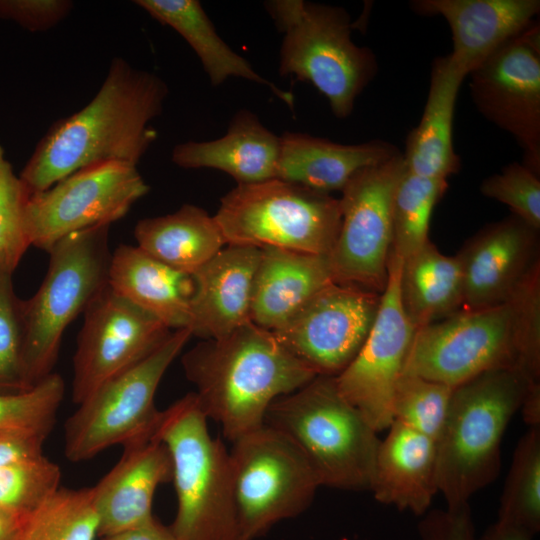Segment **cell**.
Here are the masks:
<instances>
[{
	"mask_svg": "<svg viewBox=\"0 0 540 540\" xmlns=\"http://www.w3.org/2000/svg\"><path fill=\"white\" fill-rule=\"evenodd\" d=\"M168 94L161 77L115 57L90 102L54 122L35 146L19 174L29 193L88 166H137L157 139L151 122L161 115Z\"/></svg>",
	"mask_w": 540,
	"mask_h": 540,
	"instance_id": "6da1fadb",
	"label": "cell"
},
{
	"mask_svg": "<svg viewBox=\"0 0 540 540\" xmlns=\"http://www.w3.org/2000/svg\"><path fill=\"white\" fill-rule=\"evenodd\" d=\"M198 404L231 442L264 425L270 405L317 374L267 329L249 321L182 356Z\"/></svg>",
	"mask_w": 540,
	"mask_h": 540,
	"instance_id": "7a4b0ae2",
	"label": "cell"
},
{
	"mask_svg": "<svg viewBox=\"0 0 540 540\" xmlns=\"http://www.w3.org/2000/svg\"><path fill=\"white\" fill-rule=\"evenodd\" d=\"M533 386L516 368L487 371L453 388L436 441L437 484L447 508L469 504L492 483L501 465V441Z\"/></svg>",
	"mask_w": 540,
	"mask_h": 540,
	"instance_id": "3957f363",
	"label": "cell"
},
{
	"mask_svg": "<svg viewBox=\"0 0 540 540\" xmlns=\"http://www.w3.org/2000/svg\"><path fill=\"white\" fill-rule=\"evenodd\" d=\"M264 424L298 448L321 486L370 491L381 440L341 395L335 377L317 375L278 398L268 408Z\"/></svg>",
	"mask_w": 540,
	"mask_h": 540,
	"instance_id": "277c9868",
	"label": "cell"
},
{
	"mask_svg": "<svg viewBox=\"0 0 540 540\" xmlns=\"http://www.w3.org/2000/svg\"><path fill=\"white\" fill-rule=\"evenodd\" d=\"M207 421L194 392L161 411L154 436L170 453L177 498L169 528L176 540H243L229 451Z\"/></svg>",
	"mask_w": 540,
	"mask_h": 540,
	"instance_id": "5b68a950",
	"label": "cell"
},
{
	"mask_svg": "<svg viewBox=\"0 0 540 540\" xmlns=\"http://www.w3.org/2000/svg\"><path fill=\"white\" fill-rule=\"evenodd\" d=\"M282 33L279 73L313 85L337 118L348 117L376 75L375 54L356 45L352 25L340 7L304 0L264 4Z\"/></svg>",
	"mask_w": 540,
	"mask_h": 540,
	"instance_id": "8992f818",
	"label": "cell"
},
{
	"mask_svg": "<svg viewBox=\"0 0 540 540\" xmlns=\"http://www.w3.org/2000/svg\"><path fill=\"white\" fill-rule=\"evenodd\" d=\"M110 226L96 225L56 242L40 287L22 300L23 361L32 386L53 373L66 328L108 285Z\"/></svg>",
	"mask_w": 540,
	"mask_h": 540,
	"instance_id": "52a82bcc",
	"label": "cell"
},
{
	"mask_svg": "<svg viewBox=\"0 0 540 540\" xmlns=\"http://www.w3.org/2000/svg\"><path fill=\"white\" fill-rule=\"evenodd\" d=\"M214 217L227 245L328 256L341 225L338 198L278 178L237 184Z\"/></svg>",
	"mask_w": 540,
	"mask_h": 540,
	"instance_id": "ba28073f",
	"label": "cell"
},
{
	"mask_svg": "<svg viewBox=\"0 0 540 540\" xmlns=\"http://www.w3.org/2000/svg\"><path fill=\"white\" fill-rule=\"evenodd\" d=\"M192 336L174 330L148 356L97 387L64 424V453L72 462L94 458L154 436L161 411L155 394L165 372Z\"/></svg>",
	"mask_w": 540,
	"mask_h": 540,
	"instance_id": "9c48e42d",
	"label": "cell"
},
{
	"mask_svg": "<svg viewBox=\"0 0 540 540\" xmlns=\"http://www.w3.org/2000/svg\"><path fill=\"white\" fill-rule=\"evenodd\" d=\"M232 443V491L243 540L263 536L311 505L320 482L284 435L264 424Z\"/></svg>",
	"mask_w": 540,
	"mask_h": 540,
	"instance_id": "30bf717a",
	"label": "cell"
},
{
	"mask_svg": "<svg viewBox=\"0 0 540 540\" xmlns=\"http://www.w3.org/2000/svg\"><path fill=\"white\" fill-rule=\"evenodd\" d=\"M517 342L510 300L485 309H460L416 328L402 374L455 388L487 371L516 368Z\"/></svg>",
	"mask_w": 540,
	"mask_h": 540,
	"instance_id": "8fae6325",
	"label": "cell"
},
{
	"mask_svg": "<svg viewBox=\"0 0 540 540\" xmlns=\"http://www.w3.org/2000/svg\"><path fill=\"white\" fill-rule=\"evenodd\" d=\"M406 170L400 151L356 172L339 199L341 225L329 255L333 280L382 294L392 251V202Z\"/></svg>",
	"mask_w": 540,
	"mask_h": 540,
	"instance_id": "7c38bea8",
	"label": "cell"
},
{
	"mask_svg": "<svg viewBox=\"0 0 540 540\" xmlns=\"http://www.w3.org/2000/svg\"><path fill=\"white\" fill-rule=\"evenodd\" d=\"M149 189L135 165L107 162L80 169L30 194L24 214L29 244L48 252L71 233L111 225Z\"/></svg>",
	"mask_w": 540,
	"mask_h": 540,
	"instance_id": "4fadbf2b",
	"label": "cell"
},
{
	"mask_svg": "<svg viewBox=\"0 0 540 540\" xmlns=\"http://www.w3.org/2000/svg\"><path fill=\"white\" fill-rule=\"evenodd\" d=\"M481 115L509 133L540 175V27L535 21L467 76Z\"/></svg>",
	"mask_w": 540,
	"mask_h": 540,
	"instance_id": "5bb4252c",
	"label": "cell"
},
{
	"mask_svg": "<svg viewBox=\"0 0 540 540\" xmlns=\"http://www.w3.org/2000/svg\"><path fill=\"white\" fill-rule=\"evenodd\" d=\"M380 297L368 289L332 281L271 332L317 375L335 377L364 344Z\"/></svg>",
	"mask_w": 540,
	"mask_h": 540,
	"instance_id": "9a60e30c",
	"label": "cell"
},
{
	"mask_svg": "<svg viewBox=\"0 0 540 540\" xmlns=\"http://www.w3.org/2000/svg\"><path fill=\"white\" fill-rule=\"evenodd\" d=\"M83 315L73 357L72 401L77 405L102 383L148 356L171 333L157 317L109 284Z\"/></svg>",
	"mask_w": 540,
	"mask_h": 540,
	"instance_id": "2e32d148",
	"label": "cell"
},
{
	"mask_svg": "<svg viewBox=\"0 0 540 540\" xmlns=\"http://www.w3.org/2000/svg\"><path fill=\"white\" fill-rule=\"evenodd\" d=\"M402 258L391 251L388 278L372 328L353 361L337 376L341 395L380 432L393 423L392 399L416 328L400 300Z\"/></svg>",
	"mask_w": 540,
	"mask_h": 540,
	"instance_id": "e0dca14e",
	"label": "cell"
},
{
	"mask_svg": "<svg viewBox=\"0 0 540 540\" xmlns=\"http://www.w3.org/2000/svg\"><path fill=\"white\" fill-rule=\"evenodd\" d=\"M537 230L511 215L479 230L458 252L462 309L477 310L508 301L539 262Z\"/></svg>",
	"mask_w": 540,
	"mask_h": 540,
	"instance_id": "ac0fdd59",
	"label": "cell"
},
{
	"mask_svg": "<svg viewBox=\"0 0 540 540\" xmlns=\"http://www.w3.org/2000/svg\"><path fill=\"white\" fill-rule=\"evenodd\" d=\"M410 6L447 22L453 41L449 58L466 77L533 24L540 12L539 0H416Z\"/></svg>",
	"mask_w": 540,
	"mask_h": 540,
	"instance_id": "d6986e66",
	"label": "cell"
},
{
	"mask_svg": "<svg viewBox=\"0 0 540 540\" xmlns=\"http://www.w3.org/2000/svg\"><path fill=\"white\" fill-rule=\"evenodd\" d=\"M123 448L118 462L92 487L100 538L135 528L153 518L157 488L172 481L170 453L155 436Z\"/></svg>",
	"mask_w": 540,
	"mask_h": 540,
	"instance_id": "ffe728a7",
	"label": "cell"
},
{
	"mask_svg": "<svg viewBox=\"0 0 540 540\" xmlns=\"http://www.w3.org/2000/svg\"><path fill=\"white\" fill-rule=\"evenodd\" d=\"M260 248L229 244L190 274L192 336L221 339L250 320Z\"/></svg>",
	"mask_w": 540,
	"mask_h": 540,
	"instance_id": "44dd1931",
	"label": "cell"
},
{
	"mask_svg": "<svg viewBox=\"0 0 540 540\" xmlns=\"http://www.w3.org/2000/svg\"><path fill=\"white\" fill-rule=\"evenodd\" d=\"M370 491L382 504L426 514L438 492L436 442L393 421L379 445Z\"/></svg>",
	"mask_w": 540,
	"mask_h": 540,
	"instance_id": "7402d4cb",
	"label": "cell"
},
{
	"mask_svg": "<svg viewBox=\"0 0 540 540\" xmlns=\"http://www.w3.org/2000/svg\"><path fill=\"white\" fill-rule=\"evenodd\" d=\"M333 280L328 255L276 247L260 248L250 320L274 330Z\"/></svg>",
	"mask_w": 540,
	"mask_h": 540,
	"instance_id": "603a6c76",
	"label": "cell"
},
{
	"mask_svg": "<svg viewBox=\"0 0 540 540\" xmlns=\"http://www.w3.org/2000/svg\"><path fill=\"white\" fill-rule=\"evenodd\" d=\"M399 152L382 140L341 144L306 133L284 132L275 178L330 194L341 191L359 170Z\"/></svg>",
	"mask_w": 540,
	"mask_h": 540,
	"instance_id": "cb8c5ba5",
	"label": "cell"
},
{
	"mask_svg": "<svg viewBox=\"0 0 540 540\" xmlns=\"http://www.w3.org/2000/svg\"><path fill=\"white\" fill-rule=\"evenodd\" d=\"M279 152L280 136L243 109L234 115L224 136L180 143L173 148L171 159L182 168L217 169L237 184H251L275 178Z\"/></svg>",
	"mask_w": 540,
	"mask_h": 540,
	"instance_id": "d4e9b609",
	"label": "cell"
},
{
	"mask_svg": "<svg viewBox=\"0 0 540 540\" xmlns=\"http://www.w3.org/2000/svg\"><path fill=\"white\" fill-rule=\"evenodd\" d=\"M466 75L449 55L433 61L422 117L406 139L402 152L409 172L448 180L461 166L453 145V119L459 89Z\"/></svg>",
	"mask_w": 540,
	"mask_h": 540,
	"instance_id": "484cf974",
	"label": "cell"
},
{
	"mask_svg": "<svg viewBox=\"0 0 540 540\" xmlns=\"http://www.w3.org/2000/svg\"><path fill=\"white\" fill-rule=\"evenodd\" d=\"M108 284L169 329H189L194 291L190 273L160 262L137 246L121 244L112 252Z\"/></svg>",
	"mask_w": 540,
	"mask_h": 540,
	"instance_id": "4316f807",
	"label": "cell"
},
{
	"mask_svg": "<svg viewBox=\"0 0 540 540\" xmlns=\"http://www.w3.org/2000/svg\"><path fill=\"white\" fill-rule=\"evenodd\" d=\"M134 3L153 19L174 29L198 56L213 86L230 77L256 82L293 107L291 93L257 73L251 64L219 36L212 21L197 0H136Z\"/></svg>",
	"mask_w": 540,
	"mask_h": 540,
	"instance_id": "83f0119b",
	"label": "cell"
},
{
	"mask_svg": "<svg viewBox=\"0 0 540 540\" xmlns=\"http://www.w3.org/2000/svg\"><path fill=\"white\" fill-rule=\"evenodd\" d=\"M134 237L142 251L188 273L227 244L215 217L192 204H184L170 214L139 220Z\"/></svg>",
	"mask_w": 540,
	"mask_h": 540,
	"instance_id": "f1b7e54d",
	"label": "cell"
},
{
	"mask_svg": "<svg viewBox=\"0 0 540 540\" xmlns=\"http://www.w3.org/2000/svg\"><path fill=\"white\" fill-rule=\"evenodd\" d=\"M399 293L403 310L415 328L462 309L463 278L457 254L444 255L428 240L402 259Z\"/></svg>",
	"mask_w": 540,
	"mask_h": 540,
	"instance_id": "f546056e",
	"label": "cell"
},
{
	"mask_svg": "<svg viewBox=\"0 0 540 540\" xmlns=\"http://www.w3.org/2000/svg\"><path fill=\"white\" fill-rule=\"evenodd\" d=\"M497 521L532 537L540 530V426L528 427L516 445Z\"/></svg>",
	"mask_w": 540,
	"mask_h": 540,
	"instance_id": "4dcf8cb0",
	"label": "cell"
},
{
	"mask_svg": "<svg viewBox=\"0 0 540 540\" xmlns=\"http://www.w3.org/2000/svg\"><path fill=\"white\" fill-rule=\"evenodd\" d=\"M93 488L60 487L21 522L18 540H96Z\"/></svg>",
	"mask_w": 540,
	"mask_h": 540,
	"instance_id": "1f68e13d",
	"label": "cell"
},
{
	"mask_svg": "<svg viewBox=\"0 0 540 540\" xmlns=\"http://www.w3.org/2000/svg\"><path fill=\"white\" fill-rule=\"evenodd\" d=\"M447 188V180L421 177L406 168L392 202V251L402 259L429 240L433 209Z\"/></svg>",
	"mask_w": 540,
	"mask_h": 540,
	"instance_id": "d6a6232c",
	"label": "cell"
},
{
	"mask_svg": "<svg viewBox=\"0 0 540 540\" xmlns=\"http://www.w3.org/2000/svg\"><path fill=\"white\" fill-rule=\"evenodd\" d=\"M62 471L44 454L0 468V512L22 522L61 487Z\"/></svg>",
	"mask_w": 540,
	"mask_h": 540,
	"instance_id": "836d02e7",
	"label": "cell"
},
{
	"mask_svg": "<svg viewBox=\"0 0 540 540\" xmlns=\"http://www.w3.org/2000/svg\"><path fill=\"white\" fill-rule=\"evenodd\" d=\"M453 388L419 376L402 374L392 399L393 421L437 441Z\"/></svg>",
	"mask_w": 540,
	"mask_h": 540,
	"instance_id": "e575fe53",
	"label": "cell"
},
{
	"mask_svg": "<svg viewBox=\"0 0 540 540\" xmlns=\"http://www.w3.org/2000/svg\"><path fill=\"white\" fill-rule=\"evenodd\" d=\"M13 273L0 267V393H17L33 387L23 361L22 300L15 293Z\"/></svg>",
	"mask_w": 540,
	"mask_h": 540,
	"instance_id": "d590c367",
	"label": "cell"
},
{
	"mask_svg": "<svg viewBox=\"0 0 540 540\" xmlns=\"http://www.w3.org/2000/svg\"><path fill=\"white\" fill-rule=\"evenodd\" d=\"M64 393V380L55 372L26 391L0 393V429L52 431Z\"/></svg>",
	"mask_w": 540,
	"mask_h": 540,
	"instance_id": "8d00e7d4",
	"label": "cell"
},
{
	"mask_svg": "<svg viewBox=\"0 0 540 540\" xmlns=\"http://www.w3.org/2000/svg\"><path fill=\"white\" fill-rule=\"evenodd\" d=\"M29 196L0 143V267L13 272L30 247L24 226Z\"/></svg>",
	"mask_w": 540,
	"mask_h": 540,
	"instance_id": "74e56055",
	"label": "cell"
},
{
	"mask_svg": "<svg viewBox=\"0 0 540 540\" xmlns=\"http://www.w3.org/2000/svg\"><path fill=\"white\" fill-rule=\"evenodd\" d=\"M517 327V369L533 386L540 385V261L511 297Z\"/></svg>",
	"mask_w": 540,
	"mask_h": 540,
	"instance_id": "f35d334b",
	"label": "cell"
},
{
	"mask_svg": "<svg viewBox=\"0 0 540 540\" xmlns=\"http://www.w3.org/2000/svg\"><path fill=\"white\" fill-rule=\"evenodd\" d=\"M480 192L507 205L512 215L540 230V175L525 164L512 162L485 178Z\"/></svg>",
	"mask_w": 540,
	"mask_h": 540,
	"instance_id": "ab89813d",
	"label": "cell"
},
{
	"mask_svg": "<svg viewBox=\"0 0 540 540\" xmlns=\"http://www.w3.org/2000/svg\"><path fill=\"white\" fill-rule=\"evenodd\" d=\"M73 6L70 0H0V19L29 32H43L62 22Z\"/></svg>",
	"mask_w": 540,
	"mask_h": 540,
	"instance_id": "60d3db41",
	"label": "cell"
},
{
	"mask_svg": "<svg viewBox=\"0 0 540 540\" xmlns=\"http://www.w3.org/2000/svg\"><path fill=\"white\" fill-rule=\"evenodd\" d=\"M419 522L420 540H475L470 505L424 514Z\"/></svg>",
	"mask_w": 540,
	"mask_h": 540,
	"instance_id": "b9f144b4",
	"label": "cell"
},
{
	"mask_svg": "<svg viewBox=\"0 0 540 540\" xmlns=\"http://www.w3.org/2000/svg\"><path fill=\"white\" fill-rule=\"evenodd\" d=\"M51 431L27 428L0 429V468L43 453Z\"/></svg>",
	"mask_w": 540,
	"mask_h": 540,
	"instance_id": "7bdbcfd3",
	"label": "cell"
},
{
	"mask_svg": "<svg viewBox=\"0 0 540 540\" xmlns=\"http://www.w3.org/2000/svg\"><path fill=\"white\" fill-rule=\"evenodd\" d=\"M100 540H176L169 526L163 525L155 517L135 528Z\"/></svg>",
	"mask_w": 540,
	"mask_h": 540,
	"instance_id": "ee69618b",
	"label": "cell"
},
{
	"mask_svg": "<svg viewBox=\"0 0 540 540\" xmlns=\"http://www.w3.org/2000/svg\"><path fill=\"white\" fill-rule=\"evenodd\" d=\"M532 538L524 531L497 521L489 526L479 538L475 537V540H532Z\"/></svg>",
	"mask_w": 540,
	"mask_h": 540,
	"instance_id": "f6af8a7d",
	"label": "cell"
},
{
	"mask_svg": "<svg viewBox=\"0 0 540 540\" xmlns=\"http://www.w3.org/2000/svg\"><path fill=\"white\" fill-rule=\"evenodd\" d=\"M21 522L0 512V540H18Z\"/></svg>",
	"mask_w": 540,
	"mask_h": 540,
	"instance_id": "bcb514c9",
	"label": "cell"
}]
</instances>
